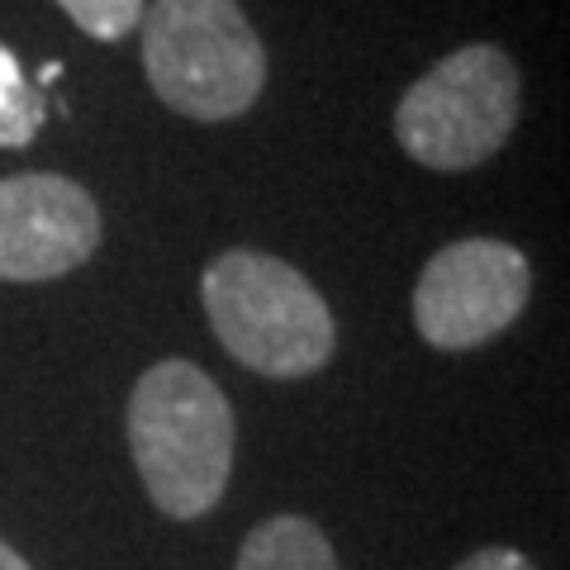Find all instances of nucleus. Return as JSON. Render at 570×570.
I'll list each match as a JSON object with an SVG mask.
<instances>
[{"instance_id":"obj_1","label":"nucleus","mask_w":570,"mask_h":570,"mask_svg":"<svg viewBox=\"0 0 570 570\" xmlns=\"http://www.w3.org/2000/svg\"><path fill=\"white\" fill-rule=\"evenodd\" d=\"M238 423L224 390L195 362L167 356L129 395V448L153 504L176 523L209 513L228 490Z\"/></svg>"},{"instance_id":"obj_2","label":"nucleus","mask_w":570,"mask_h":570,"mask_svg":"<svg viewBox=\"0 0 570 570\" xmlns=\"http://www.w3.org/2000/svg\"><path fill=\"white\" fill-rule=\"evenodd\" d=\"M205 314L214 337L257 376L299 381L328 366L333 314L299 266L257 247H228L205 266Z\"/></svg>"},{"instance_id":"obj_3","label":"nucleus","mask_w":570,"mask_h":570,"mask_svg":"<svg viewBox=\"0 0 570 570\" xmlns=\"http://www.w3.org/2000/svg\"><path fill=\"white\" fill-rule=\"evenodd\" d=\"M142 67L157 100L200 124L247 115L266 86V48L238 0H153Z\"/></svg>"},{"instance_id":"obj_4","label":"nucleus","mask_w":570,"mask_h":570,"mask_svg":"<svg viewBox=\"0 0 570 570\" xmlns=\"http://www.w3.org/2000/svg\"><path fill=\"white\" fill-rule=\"evenodd\" d=\"M519 124V67L504 48L466 43L400 96L395 138L419 167L471 171L504 148Z\"/></svg>"},{"instance_id":"obj_5","label":"nucleus","mask_w":570,"mask_h":570,"mask_svg":"<svg viewBox=\"0 0 570 570\" xmlns=\"http://www.w3.org/2000/svg\"><path fill=\"white\" fill-rule=\"evenodd\" d=\"M528 291L532 272L513 243L461 238L419 272L414 328L438 352H471L523 314Z\"/></svg>"},{"instance_id":"obj_6","label":"nucleus","mask_w":570,"mask_h":570,"mask_svg":"<svg viewBox=\"0 0 570 570\" xmlns=\"http://www.w3.org/2000/svg\"><path fill=\"white\" fill-rule=\"evenodd\" d=\"M100 247L91 190L52 171L0 181V281H58Z\"/></svg>"},{"instance_id":"obj_7","label":"nucleus","mask_w":570,"mask_h":570,"mask_svg":"<svg viewBox=\"0 0 570 570\" xmlns=\"http://www.w3.org/2000/svg\"><path fill=\"white\" fill-rule=\"evenodd\" d=\"M234 570H337V557L318 523L299 513H276L243 538Z\"/></svg>"},{"instance_id":"obj_8","label":"nucleus","mask_w":570,"mask_h":570,"mask_svg":"<svg viewBox=\"0 0 570 570\" xmlns=\"http://www.w3.org/2000/svg\"><path fill=\"white\" fill-rule=\"evenodd\" d=\"M43 96L29 86L20 58L0 43V148H24L43 129Z\"/></svg>"},{"instance_id":"obj_9","label":"nucleus","mask_w":570,"mask_h":570,"mask_svg":"<svg viewBox=\"0 0 570 570\" xmlns=\"http://www.w3.org/2000/svg\"><path fill=\"white\" fill-rule=\"evenodd\" d=\"M58 6L71 14V24L100 43H115L142 24V0H58Z\"/></svg>"},{"instance_id":"obj_10","label":"nucleus","mask_w":570,"mask_h":570,"mask_svg":"<svg viewBox=\"0 0 570 570\" xmlns=\"http://www.w3.org/2000/svg\"><path fill=\"white\" fill-rule=\"evenodd\" d=\"M456 570H538V566H532L523 551H513V547H480Z\"/></svg>"},{"instance_id":"obj_11","label":"nucleus","mask_w":570,"mask_h":570,"mask_svg":"<svg viewBox=\"0 0 570 570\" xmlns=\"http://www.w3.org/2000/svg\"><path fill=\"white\" fill-rule=\"evenodd\" d=\"M0 570H33L24 557H20V551H14L6 538H0Z\"/></svg>"}]
</instances>
